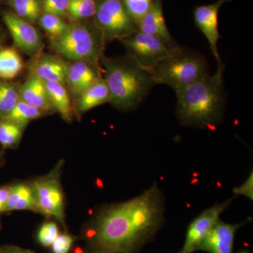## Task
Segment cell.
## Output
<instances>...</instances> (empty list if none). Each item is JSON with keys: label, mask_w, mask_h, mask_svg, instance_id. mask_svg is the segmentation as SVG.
<instances>
[{"label": "cell", "mask_w": 253, "mask_h": 253, "mask_svg": "<svg viewBox=\"0 0 253 253\" xmlns=\"http://www.w3.org/2000/svg\"><path fill=\"white\" fill-rule=\"evenodd\" d=\"M165 197L154 184L139 196L104 208L88 234L92 253H137L164 224Z\"/></svg>", "instance_id": "obj_1"}, {"label": "cell", "mask_w": 253, "mask_h": 253, "mask_svg": "<svg viewBox=\"0 0 253 253\" xmlns=\"http://www.w3.org/2000/svg\"><path fill=\"white\" fill-rule=\"evenodd\" d=\"M224 63L217 64L214 74L176 91V113L183 126L214 129L220 124L225 109Z\"/></svg>", "instance_id": "obj_2"}, {"label": "cell", "mask_w": 253, "mask_h": 253, "mask_svg": "<svg viewBox=\"0 0 253 253\" xmlns=\"http://www.w3.org/2000/svg\"><path fill=\"white\" fill-rule=\"evenodd\" d=\"M111 96L110 103L116 109L131 111L136 109L156 85L149 70L141 67L129 55L101 59Z\"/></svg>", "instance_id": "obj_3"}, {"label": "cell", "mask_w": 253, "mask_h": 253, "mask_svg": "<svg viewBox=\"0 0 253 253\" xmlns=\"http://www.w3.org/2000/svg\"><path fill=\"white\" fill-rule=\"evenodd\" d=\"M150 72L156 84H166L175 92L209 74L204 56L181 46L172 49Z\"/></svg>", "instance_id": "obj_4"}, {"label": "cell", "mask_w": 253, "mask_h": 253, "mask_svg": "<svg viewBox=\"0 0 253 253\" xmlns=\"http://www.w3.org/2000/svg\"><path fill=\"white\" fill-rule=\"evenodd\" d=\"M51 40L53 49L65 59L73 62L84 61L96 66L103 57L106 43L94 22L92 25L69 24L64 33Z\"/></svg>", "instance_id": "obj_5"}, {"label": "cell", "mask_w": 253, "mask_h": 253, "mask_svg": "<svg viewBox=\"0 0 253 253\" xmlns=\"http://www.w3.org/2000/svg\"><path fill=\"white\" fill-rule=\"evenodd\" d=\"M94 18L106 42L121 41L138 31L137 24L126 11L123 0H99Z\"/></svg>", "instance_id": "obj_6"}, {"label": "cell", "mask_w": 253, "mask_h": 253, "mask_svg": "<svg viewBox=\"0 0 253 253\" xmlns=\"http://www.w3.org/2000/svg\"><path fill=\"white\" fill-rule=\"evenodd\" d=\"M59 169L32 183L38 212L52 217L64 225V196L59 178Z\"/></svg>", "instance_id": "obj_7"}, {"label": "cell", "mask_w": 253, "mask_h": 253, "mask_svg": "<svg viewBox=\"0 0 253 253\" xmlns=\"http://www.w3.org/2000/svg\"><path fill=\"white\" fill-rule=\"evenodd\" d=\"M121 42L127 50V54L149 71L172 50L161 40L139 31Z\"/></svg>", "instance_id": "obj_8"}, {"label": "cell", "mask_w": 253, "mask_h": 253, "mask_svg": "<svg viewBox=\"0 0 253 253\" xmlns=\"http://www.w3.org/2000/svg\"><path fill=\"white\" fill-rule=\"evenodd\" d=\"M233 200L229 199L220 204H214L195 218L188 226L184 244L177 253H193L199 251L200 246L220 219L221 214L228 209Z\"/></svg>", "instance_id": "obj_9"}, {"label": "cell", "mask_w": 253, "mask_h": 253, "mask_svg": "<svg viewBox=\"0 0 253 253\" xmlns=\"http://www.w3.org/2000/svg\"><path fill=\"white\" fill-rule=\"evenodd\" d=\"M2 16L15 45L31 56L39 54L43 46L42 38L31 23L20 18L14 13L4 12Z\"/></svg>", "instance_id": "obj_10"}, {"label": "cell", "mask_w": 253, "mask_h": 253, "mask_svg": "<svg viewBox=\"0 0 253 253\" xmlns=\"http://www.w3.org/2000/svg\"><path fill=\"white\" fill-rule=\"evenodd\" d=\"M230 1L217 0L212 4L196 6L194 10L195 24L208 40L211 51L217 64L223 63L217 47L218 41L220 38L218 30V14L221 6Z\"/></svg>", "instance_id": "obj_11"}, {"label": "cell", "mask_w": 253, "mask_h": 253, "mask_svg": "<svg viewBox=\"0 0 253 253\" xmlns=\"http://www.w3.org/2000/svg\"><path fill=\"white\" fill-rule=\"evenodd\" d=\"M138 31L161 40L171 49L179 46L168 30L162 0H152L149 9L138 24Z\"/></svg>", "instance_id": "obj_12"}, {"label": "cell", "mask_w": 253, "mask_h": 253, "mask_svg": "<svg viewBox=\"0 0 253 253\" xmlns=\"http://www.w3.org/2000/svg\"><path fill=\"white\" fill-rule=\"evenodd\" d=\"M249 221L250 219L238 224H229L219 219L200 246L199 251L208 253H233L236 231Z\"/></svg>", "instance_id": "obj_13"}, {"label": "cell", "mask_w": 253, "mask_h": 253, "mask_svg": "<svg viewBox=\"0 0 253 253\" xmlns=\"http://www.w3.org/2000/svg\"><path fill=\"white\" fill-rule=\"evenodd\" d=\"M68 65L58 56L41 54L32 63L31 76H36L44 83L51 82L65 84Z\"/></svg>", "instance_id": "obj_14"}, {"label": "cell", "mask_w": 253, "mask_h": 253, "mask_svg": "<svg viewBox=\"0 0 253 253\" xmlns=\"http://www.w3.org/2000/svg\"><path fill=\"white\" fill-rule=\"evenodd\" d=\"M96 67L84 61H74L68 65L66 84L76 99L100 78Z\"/></svg>", "instance_id": "obj_15"}, {"label": "cell", "mask_w": 253, "mask_h": 253, "mask_svg": "<svg viewBox=\"0 0 253 253\" xmlns=\"http://www.w3.org/2000/svg\"><path fill=\"white\" fill-rule=\"evenodd\" d=\"M20 99L44 113L55 111L45 84L36 76H31L19 89Z\"/></svg>", "instance_id": "obj_16"}, {"label": "cell", "mask_w": 253, "mask_h": 253, "mask_svg": "<svg viewBox=\"0 0 253 253\" xmlns=\"http://www.w3.org/2000/svg\"><path fill=\"white\" fill-rule=\"evenodd\" d=\"M110 101L109 88L104 78L100 77L78 98L76 107L78 113H84Z\"/></svg>", "instance_id": "obj_17"}, {"label": "cell", "mask_w": 253, "mask_h": 253, "mask_svg": "<svg viewBox=\"0 0 253 253\" xmlns=\"http://www.w3.org/2000/svg\"><path fill=\"white\" fill-rule=\"evenodd\" d=\"M31 211L38 212L32 184L18 183L10 186V192L5 212Z\"/></svg>", "instance_id": "obj_18"}, {"label": "cell", "mask_w": 253, "mask_h": 253, "mask_svg": "<svg viewBox=\"0 0 253 253\" xmlns=\"http://www.w3.org/2000/svg\"><path fill=\"white\" fill-rule=\"evenodd\" d=\"M46 90L55 111L61 115L64 121L72 119V106L69 94L64 84L59 83H44Z\"/></svg>", "instance_id": "obj_19"}, {"label": "cell", "mask_w": 253, "mask_h": 253, "mask_svg": "<svg viewBox=\"0 0 253 253\" xmlns=\"http://www.w3.org/2000/svg\"><path fill=\"white\" fill-rule=\"evenodd\" d=\"M23 61L18 51L14 48L0 50V78L4 81L14 79L21 73Z\"/></svg>", "instance_id": "obj_20"}, {"label": "cell", "mask_w": 253, "mask_h": 253, "mask_svg": "<svg viewBox=\"0 0 253 253\" xmlns=\"http://www.w3.org/2000/svg\"><path fill=\"white\" fill-rule=\"evenodd\" d=\"M45 113L20 99L14 109L2 119L26 126L28 123L44 116Z\"/></svg>", "instance_id": "obj_21"}, {"label": "cell", "mask_w": 253, "mask_h": 253, "mask_svg": "<svg viewBox=\"0 0 253 253\" xmlns=\"http://www.w3.org/2000/svg\"><path fill=\"white\" fill-rule=\"evenodd\" d=\"M14 14L30 23L38 21L41 15L42 0H9Z\"/></svg>", "instance_id": "obj_22"}, {"label": "cell", "mask_w": 253, "mask_h": 253, "mask_svg": "<svg viewBox=\"0 0 253 253\" xmlns=\"http://www.w3.org/2000/svg\"><path fill=\"white\" fill-rule=\"evenodd\" d=\"M25 126L0 118V145L3 149H12L17 146Z\"/></svg>", "instance_id": "obj_23"}, {"label": "cell", "mask_w": 253, "mask_h": 253, "mask_svg": "<svg viewBox=\"0 0 253 253\" xmlns=\"http://www.w3.org/2000/svg\"><path fill=\"white\" fill-rule=\"evenodd\" d=\"M20 87L16 84L0 81V118H4L20 100Z\"/></svg>", "instance_id": "obj_24"}, {"label": "cell", "mask_w": 253, "mask_h": 253, "mask_svg": "<svg viewBox=\"0 0 253 253\" xmlns=\"http://www.w3.org/2000/svg\"><path fill=\"white\" fill-rule=\"evenodd\" d=\"M99 0H69L68 15L73 21L94 18Z\"/></svg>", "instance_id": "obj_25"}, {"label": "cell", "mask_w": 253, "mask_h": 253, "mask_svg": "<svg viewBox=\"0 0 253 253\" xmlns=\"http://www.w3.org/2000/svg\"><path fill=\"white\" fill-rule=\"evenodd\" d=\"M38 22L41 28L51 36V38L59 36L69 26V24L63 21V18L46 13H43L40 16Z\"/></svg>", "instance_id": "obj_26"}, {"label": "cell", "mask_w": 253, "mask_h": 253, "mask_svg": "<svg viewBox=\"0 0 253 253\" xmlns=\"http://www.w3.org/2000/svg\"><path fill=\"white\" fill-rule=\"evenodd\" d=\"M123 2L138 26L149 9L152 0H123Z\"/></svg>", "instance_id": "obj_27"}, {"label": "cell", "mask_w": 253, "mask_h": 253, "mask_svg": "<svg viewBox=\"0 0 253 253\" xmlns=\"http://www.w3.org/2000/svg\"><path fill=\"white\" fill-rule=\"evenodd\" d=\"M59 235V227L54 221H46L42 224L38 231L37 239L44 247H50Z\"/></svg>", "instance_id": "obj_28"}, {"label": "cell", "mask_w": 253, "mask_h": 253, "mask_svg": "<svg viewBox=\"0 0 253 253\" xmlns=\"http://www.w3.org/2000/svg\"><path fill=\"white\" fill-rule=\"evenodd\" d=\"M69 0H42V9L44 13L63 18L68 15Z\"/></svg>", "instance_id": "obj_29"}, {"label": "cell", "mask_w": 253, "mask_h": 253, "mask_svg": "<svg viewBox=\"0 0 253 253\" xmlns=\"http://www.w3.org/2000/svg\"><path fill=\"white\" fill-rule=\"evenodd\" d=\"M74 238L68 234H59L50 247L52 253H68L72 247Z\"/></svg>", "instance_id": "obj_30"}, {"label": "cell", "mask_w": 253, "mask_h": 253, "mask_svg": "<svg viewBox=\"0 0 253 253\" xmlns=\"http://www.w3.org/2000/svg\"><path fill=\"white\" fill-rule=\"evenodd\" d=\"M234 194L236 196H244L249 198V199H253V174L251 172L249 177L246 180L239 186L234 188Z\"/></svg>", "instance_id": "obj_31"}, {"label": "cell", "mask_w": 253, "mask_h": 253, "mask_svg": "<svg viewBox=\"0 0 253 253\" xmlns=\"http://www.w3.org/2000/svg\"><path fill=\"white\" fill-rule=\"evenodd\" d=\"M10 192V186H2L0 187V214L5 212L6 203Z\"/></svg>", "instance_id": "obj_32"}, {"label": "cell", "mask_w": 253, "mask_h": 253, "mask_svg": "<svg viewBox=\"0 0 253 253\" xmlns=\"http://www.w3.org/2000/svg\"><path fill=\"white\" fill-rule=\"evenodd\" d=\"M0 253H35L31 251L14 246H4L0 247Z\"/></svg>", "instance_id": "obj_33"}, {"label": "cell", "mask_w": 253, "mask_h": 253, "mask_svg": "<svg viewBox=\"0 0 253 253\" xmlns=\"http://www.w3.org/2000/svg\"><path fill=\"white\" fill-rule=\"evenodd\" d=\"M1 159H2V153L0 152V163L1 162Z\"/></svg>", "instance_id": "obj_34"}, {"label": "cell", "mask_w": 253, "mask_h": 253, "mask_svg": "<svg viewBox=\"0 0 253 253\" xmlns=\"http://www.w3.org/2000/svg\"><path fill=\"white\" fill-rule=\"evenodd\" d=\"M238 253H250L248 252V251H240V252Z\"/></svg>", "instance_id": "obj_35"}]
</instances>
